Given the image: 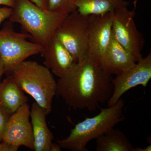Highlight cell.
Wrapping results in <instances>:
<instances>
[{
	"label": "cell",
	"mask_w": 151,
	"mask_h": 151,
	"mask_svg": "<svg viewBox=\"0 0 151 151\" xmlns=\"http://www.w3.org/2000/svg\"><path fill=\"white\" fill-rule=\"evenodd\" d=\"M112 13L89 16L87 53L100 62L112 38Z\"/></svg>",
	"instance_id": "30bf717a"
},
{
	"label": "cell",
	"mask_w": 151,
	"mask_h": 151,
	"mask_svg": "<svg viewBox=\"0 0 151 151\" xmlns=\"http://www.w3.org/2000/svg\"><path fill=\"white\" fill-rule=\"evenodd\" d=\"M75 4L78 13L89 16L113 12L127 7L129 3L124 0H76Z\"/></svg>",
	"instance_id": "9a60e30c"
},
{
	"label": "cell",
	"mask_w": 151,
	"mask_h": 151,
	"mask_svg": "<svg viewBox=\"0 0 151 151\" xmlns=\"http://www.w3.org/2000/svg\"><path fill=\"white\" fill-rule=\"evenodd\" d=\"M11 115L0 105V142L2 141L3 134Z\"/></svg>",
	"instance_id": "ac0fdd59"
},
{
	"label": "cell",
	"mask_w": 151,
	"mask_h": 151,
	"mask_svg": "<svg viewBox=\"0 0 151 151\" xmlns=\"http://www.w3.org/2000/svg\"><path fill=\"white\" fill-rule=\"evenodd\" d=\"M9 75L47 114L51 112L52 100L57 93V82L47 68L36 61L24 60Z\"/></svg>",
	"instance_id": "277c9868"
},
{
	"label": "cell",
	"mask_w": 151,
	"mask_h": 151,
	"mask_svg": "<svg viewBox=\"0 0 151 151\" xmlns=\"http://www.w3.org/2000/svg\"><path fill=\"white\" fill-rule=\"evenodd\" d=\"M134 148L123 132L114 128L96 139L97 151H133Z\"/></svg>",
	"instance_id": "2e32d148"
},
{
	"label": "cell",
	"mask_w": 151,
	"mask_h": 151,
	"mask_svg": "<svg viewBox=\"0 0 151 151\" xmlns=\"http://www.w3.org/2000/svg\"><path fill=\"white\" fill-rule=\"evenodd\" d=\"M28 98L11 75L4 79L0 86V105L10 114L16 112Z\"/></svg>",
	"instance_id": "5bb4252c"
},
{
	"label": "cell",
	"mask_w": 151,
	"mask_h": 151,
	"mask_svg": "<svg viewBox=\"0 0 151 151\" xmlns=\"http://www.w3.org/2000/svg\"><path fill=\"white\" fill-rule=\"evenodd\" d=\"M5 73V69L4 68V65L1 61L0 60V86H1V78H2V76Z\"/></svg>",
	"instance_id": "d4e9b609"
},
{
	"label": "cell",
	"mask_w": 151,
	"mask_h": 151,
	"mask_svg": "<svg viewBox=\"0 0 151 151\" xmlns=\"http://www.w3.org/2000/svg\"><path fill=\"white\" fill-rule=\"evenodd\" d=\"M12 9L9 21L20 24L33 42L43 47L68 14L42 8L30 0H15Z\"/></svg>",
	"instance_id": "7a4b0ae2"
},
{
	"label": "cell",
	"mask_w": 151,
	"mask_h": 151,
	"mask_svg": "<svg viewBox=\"0 0 151 151\" xmlns=\"http://www.w3.org/2000/svg\"><path fill=\"white\" fill-rule=\"evenodd\" d=\"M15 3V0H0V5H2L9 7H14Z\"/></svg>",
	"instance_id": "7402d4cb"
},
{
	"label": "cell",
	"mask_w": 151,
	"mask_h": 151,
	"mask_svg": "<svg viewBox=\"0 0 151 151\" xmlns=\"http://www.w3.org/2000/svg\"><path fill=\"white\" fill-rule=\"evenodd\" d=\"M46 110L37 103H33L30 110L34 150L35 151H50L53 136L47 124Z\"/></svg>",
	"instance_id": "4fadbf2b"
},
{
	"label": "cell",
	"mask_w": 151,
	"mask_h": 151,
	"mask_svg": "<svg viewBox=\"0 0 151 151\" xmlns=\"http://www.w3.org/2000/svg\"><path fill=\"white\" fill-rule=\"evenodd\" d=\"M110 76L102 69L97 59L86 52L59 78L56 94L70 108L95 111L100 103L108 101L112 95Z\"/></svg>",
	"instance_id": "6da1fadb"
},
{
	"label": "cell",
	"mask_w": 151,
	"mask_h": 151,
	"mask_svg": "<svg viewBox=\"0 0 151 151\" xmlns=\"http://www.w3.org/2000/svg\"><path fill=\"white\" fill-rule=\"evenodd\" d=\"M151 145L147 146L145 148H142L137 147L134 148L133 151H151Z\"/></svg>",
	"instance_id": "cb8c5ba5"
},
{
	"label": "cell",
	"mask_w": 151,
	"mask_h": 151,
	"mask_svg": "<svg viewBox=\"0 0 151 151\" xmlns=\"http://www.w3.org/2000/svg\"><path fill=\"white\" fill-rule=\"evenodd\" d=\"M61 147L59 144L57 143H52L50 147V151H60Z\"/></svg>",
	"instance_id": "603a6c76"
},
{
	"label": "cell",
	"mask_w": 151,
	"mask_h": 151,
	"mask_svg": "<svg viewBox=\"0 0 151 151\" xmlns=\"http://www.w3.org/2000/svg\"><path fill=\"white\" fill-rule=\"evenodd\" d=\"M13 9L9 7L0 8V24L11 16Z\"/></svg>",
	"instance_id": "d6986e66"
},
{
	"label": "cell",
	"mask_w": 151,
	"mask_h": 151,
	"mask_svg": "<svg viewBox=\"0 0 151 151\" xmlns=\"http://www.w3.org/2000/svg\"><path fill=\"white\" fill-rule=\"evenodd\" d=\"M40 54L44 60L45 66L59 78L65 75L76 63L69 52L54 35Z\"/></svg>",
	"instance_id": "8fae6325"
},
{
	"label": "cell",
	"mask_w": 151,
	"mask_h": 151,
	"mask_svg": "<svg viewBox=\"0 0 151 151\" xmlns=\"http://www.w3.org/2000/svg\"><path fill=\"white\" fill-rule=\"evenodd\" d=\"M137 62L134 57L112 36L110 45L99 63L106 73L117 75Z\"/></svg>",
	"instance_id": "7c38bea8"
},
{
	"label": "cell",
	"mask_w": 151,
	"mask_h": 151,
	"mask_svg": "<svg viewBox=\"0 0 151 151\" xmlns=\"http://www.w3.org/2000/svg\"><path fill=\"white\" fill-rule=\"evenodd\" d=\"M134 15V10H129L127 6L113 12L112 35L137 62L142 58L141 52L145 41L135 24Z\"/></svg>",
	"instance_id": "52a82bcc"
},
{
	"label": "cell",
	"mask_w": 151,
	"mask_h": 151,
	"mask_svg": "<svg viewBox=\"0 0 151 151\" xmlns=\"http://www.w3.org/2000/svg\"><path fill=\"white\" fill-rule=\"evenodd\" d=\"M89 30V16L76 11L68 15L58 28L54 36L76 63L87 52Z\"/></svg>",
	"instance_id": "8992f818"
},
{
	"label": "cell",
	"mask_w": 151,
	"mask_h": 151,
	"mask_svg": "<svg viewBox=\"0 0 151 151\" xmlns=\"http://www.w3.org/2000/svg\"><path fill=\"white\" fill-rule=\"evenodd\" d=\"M29 34L15 31L7 26L0 30V60L5 73L9 75L16 66L28 58L40 53L44 47L34 42Z\"/></svg>",
	"instance_id": "5b68a950"
},
{
	"label": "cell",
	"mask_w": 151,
	"mask_h": 151,
	"mask_svg": "<svg viewBox=\"0 0 151 151\" xmlns=\"http://www.w3.org/2000/svg\"><path fill=\"white\" fill-rule=\"evenodd\" d=\"M151 78V52L142 58L132 67L116 75L111 80L113 86L108 106L117 103L122 95L132 88L142 85L146 87Z\"/></svg>",
	"instance_id": "ba28073f"
},
{
	"label": "cell",
	"mask_w": 151,
	"mask_h": 151,
	"mask_svg": "<svg viewBox=\"0 0 151 151\" xmlns=\"http://www.w3.org/2000/svg\"><path fill=\"white\" fill-rule=\"evenodd\" d=\"M124 100L120 99L116 104L101 108L99 114L76 124L67 138L58 140L57 143L62 148L69 150L89 151L86 146L89 142L113 129L124 120Z\"/></svg>",
	"instance_id": "3957f363"
},
{
	"label": "cell",
	"mask_w": 151,
	"mask_h": 151,
	"mask_svg": "<svg viewBox=\"0 0 151 151\" xmlns=\"http://www.w3.org/2000/svg\"><path fill=\"white\" fill-rule=\"evenodd\" d=\"M30 1L40 7L48 9L49 0H30Z\"/></svg>",
	"instance_id": "44dd1931"
},
{
	"label": "cell",
	"mask_w": 151,
	"mask_h": 151,
	"mask_svg": "<svg viewBox=\"0 0 151 151\" xmlns=\"http://www.w3.org/2000/svg\"><path fill=\"white\" fill-rule=\"evenodd\" d=\"M30 109L25 103L9 119L2 136V141L19 147L24 146L34 150L31 123L29 122Z\"/></svg>",
	"instance_id": "9c48e42d"
},
{
	"label": "cell",
	"mask_w": 151,
	"mask_h": 151,
	"mask_svg": "<svg viewBox=\"0 0 151 151\" xmlns=\"http://www.w3.org/2000/svg\"><path fill=\"white\" fill-rule=\"evenodd\" d=\"M19 148L3 141V142H0V151H17Z\"/></svg>",
	"instance_id": "ffe728a7"
},
{
	"label": "cell",
	"mask_w": 151,
	"mask_h": 151,
	"mask_svg": "<svg viewBox=\"0 0 151 151\" xmlns=\"http://www.w3.org/2000/svg\"><path fill=\"white\" fill-rule=\"evenodd\" d=\"M76 0H49L48 9L53 12L69 14L77 11Z\"/></svg>",
	"instance_id": "e0dca14e"
}]
</instances>
